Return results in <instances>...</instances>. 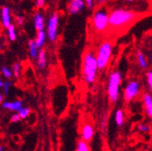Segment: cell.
<instances>
[{
    "label": "cell",
    "instance_id": "cell-7",
    "mask_svg": "<svg viewBox=\"0 0 152 151\" xmlns=\"http://www.w3.org/2000/svg\"><path fill=\"white\" fill-rule=\"evenodd\" d=\"M59 26V15L53 13L47 23V36L51 42H55L57 39V31Z\"/></svg>",
    "mask_w": 152,
    "mask_h": 151
},
{
    "label": "cell",
    "instance_id": "cell-36",
    "mask_svg": "<svg viewBox=\"0 0 152 151\" xmlns=\"http://www.w3.org/2000/svg\"><path fill=\"white\" fill-rule=\"evenodd\" d=\"M150 2H151V4H152V0H150Z\"/></svg>",
    "mask_w": 152,
    "mask_h": 151
},
{
    "label": "cell",
    "instance_id": "cell-17",
    "mask_svg": "<svg viewBox=\"0 0 152 151\" xmlns=\"http://www.w3.org/2000/svg\"><path fill=\"white\" fill-rule=\"evenodd\" d=\"M137 61H138V63H139V65H140V67L141 69H146L147 68V66H148L147 59H146L144 54L140 51H138V53H137Z\"/></svg>",
    "mask_w": 152,
    "mask_h": 151
},
{
    "label": "cell",
    "instance_id": "cell-35",
    "mask_svg": "<svg viewBox=\"0 0 152 151\" xmlns=\"http://www.w3.org/2000/svg\"><path fill=\"white\" fill-rule=\"evenodd\" d=\"M3 150V147H0V151H2Z\"/></svg>",
    "mask_w": 152,
    "mask_h": 151
},
{
    "label": "cell",
    "instance_id": "cell-12",
    "mask_svg": "<svg viewBox=\"0 0 152 151\" xmlns=\"http://www.w3.org/2000/svg\"><path fill=\"white\" fill-rule=\"evenodd\" d=\"M2 23H3V26L7 28H8L11 25L10 12L7 7H4L2 8Z\"/></svg>",
    "mask_w": 152,
    "mask_h": 151
},
{
    "label": "cell",
    "instance_id": "cell-16",
    "mask_svg": "<svg viewBox=\"0 0 152 151\" xmlns=\"http://www.w3.org/2000/svg\"><path fill=\"white\" fill-rule=\"evenodd\" d=\"M3 107L9 109L11 110H19L22 108V102L20 101H15V102H4Z\"/></svg>",
    "mask_w": 152,
    "mask_h": 151
},
{
    "label": "cell",
    "instance_id": "cell-14",
    "mask_svg": "<svg viewBox=\"0 0 152 151\" xmlns=\"http://www.w3.org/2000/svg\"><path fill=\"white\" fill-rule=\"evenodd\" d=\"M45 39H46V34H45V32L44 30L37 31L35 42H36V44H37L38 48H41L44 45V44L45 42Z\"/></svg>",
    "mask_w": 152,
    "mask_h": 151
},
{
    "label": "cell",
    "instance_id": "cell-33",
    "mask_svg": "<svg viewBox=\"0 0 152 151\" xmlns=\"http://www.w3.org/2000/svg\"><path fill=\"white\" fill-rule=\"evenodd\" d=\"M2 101H3V96L0 94V102H2Z\"/></svg>",
    "mask_w": 152,
    "mask_h": 151
},
{
    "label": "cell",
    "instance_id": "cell-27",
    "mask_svg": "<svg viewBox=\"0 0 152 151\" xmlns=\"http://www.w3.org/2000/svg\"><path fill=\"white\" fill-rule=\"evenodd\" d=\"M110 0H95V4H96L97 6H104Z\"/></svg>",
    "mask_w": 152,
    "mask_h": 151
},
{
    "label": "cell",
    "instance_id": "cell-37",
    "mask_svg": "<svg viewBox=\"0 0 152 151\" xmlns=\"http://www.w3.org/2000/svg\"><path fill=\"white\" fill-rule=\"evenodd\" d=\"M0 49H1V46H0Z\"/></svg>",
    "mask_w": 152,
    "mask_h": 151
},
{
    "label": "cell",
    "instance_id": "cell-10",
    "mask_svg": "<svg viewBox=\"0 0 152 151\" xmlns=\"http://www.w3.org/2000/svg\"><path fill=\"white\" fill-rule=\"evenodd\" d=\"M94 134V130H93V127L91 124H85L82 130V138L83 140L85 141H90Z\"/></svg>",
    "mask_w": 152,
    "mask_h": 151
},
{
    "label": "cell",
    "instance_id": "cell-25",
    "mask_svg": "<svg viewBox=\"0 0 152 151\" xmlns=\"http://www.w3.org/2000/svg\"><path fill=\"white\" fill-rule=\"evenodd\" d=\"M85 4L89 9H92L95 4V0H85Z\"/></svg>",
    "mask_w": 152,
    "mask_h": 151
},
{
    "label": "cell",
    "instance_id": "cell-19",
    "mask_svg": "<svg viewBox=\"0 0 152 151\" xmlns=\"http://www.w3.org/2000/svg\"><path fill=\"white\" fill-rule=\"evenodd\" d=\"M76 151H90L89 145L87 144V141L85 140H80L77 144V148Z\"/></svg>",
    "mask_w": 152,
    "mask_h": 151
},
{
    "label": "cell",
    "instance_id": "cell-34",
    "mask_svg": "<svg viewBox=\"0 0 152 151\" xmlns=\"http://www.w3.org/2000/svg\"><path fill=\"white\" fill-rule=\"evenodd\" d=\"M3 85H4V84H3V82H2V81H1V80H0V87H2Z\"/></svg>",
    "mask_w": 152,
    "mask_h": 151
},
{
    "label": "cell",
    "instance_id": "cell-28",
    "mask_svg": "<svg viewBox=\"0 0 152 151\" xmlns=\"http://www.w3.org/2000/svg\"><path fill=\"white\" fill-rule=\"evenodd\" d=\"M21 117L19 116V114H15V115H13L12 118H11V121L12 122H18L19 120H20Z\"/></svg>",
    "mask_w": 152,
    "mask_h": 151
},
{
    "label": "cell",
    "instance_id": "cell-5",
    "mask_svg": "<svg viewBox=\"0 0 152 151\" xmlns=\"http://www.w3.org/2000/svg\"><path fill=\"white\" fill-rule=\"evenodd\" d=\"M112 44L110 41L102 42L96 53V57L98 62V67L100 71H103L108 67L112 56Z\"/></svg>",
    "mask_w": 152,
    "mask_h": 151
},
{
    "label": "cell",
    "instance_id": "cell-24",
    "mask_svg": "<svg viewBox=\"0 0 152 151\" xmlns=\"http://www.w3.org/2000/svg\"><path fill=\"white\" fill-rule=\"evenodd\" d=\"M14 74H15V77H18L19 76V74H20V71H21V66L19 63H15L14 64Z\"/></svg>",
    "mask_w": 152,
    "mask_h": 151
},
{
    "label": "cell",
    "instance_id": "cell-31",
    "mask_svg": "<svg viewBox=\"0 0 152 151\" xmlns=\"http://www.w3.org/2000/svg\"><path fill=\"white\" fill-rule=\"evenodd\" d=\"M17 21H18V24H19V25H23V24H24V19H23V17L18 16V17H17Z\"/></svg>",
    "mask_w": 152,
    "mask_h": 151
},
{
    "label": "cell",
    "instance_id": "cell-4",
    "mask_svg": "<svg viewBox=\"0 0 152 151\" xmlns=\"http://www.w3.org/2000/svg\"><path fill=\"white\" fill-rule=\"evenodd\" d=\"M121 80L122 76L119 71H113L110 72L108 80L107 92L109 99L111 102H116L119 99Z\"/></svg>",
    "mask_w": 152,
    "mask_h": 151
},
{
    "label": "cell",
    "instance_id": "cell-1",
    "mask_svg": "<svg viewBox=\"0 0 152 151\" xmlns=\"http://www.w3.org/2000/svg\"><path fill=\"white\" fill-rule=\"evenodd\" d=\"M138 15L132 10L117 8L110 12V29H121L129 26L137 18Z\"/></svg>",
    "mask_w": 152,
    "mask_h": 151
},
{
    "label": "cell",
    "instance_id": "cell-15",
    "mask_svg": "<svg viewBox=\"0 0 152 151\" xmlns=\"http://www.w3.org/2000/svg\"><path fill=\"white\" fill-rule=\"evenodd\" d=\"M38 53L39 52H38V46L36 44L35 40H31L29 42V53H30L31 58H33V59L37 58Z\"/></svg>",
    "mask_w": 152,
    "mask_h": 151
},
{
    "label": "cell",
    "instance_id": "cell-26",
    "mask_svg": "<svg viewBox=\"0 0 152 151\" xmlns=\"http://www.w3.org/2000/svg\"><path fill=\"white\" fill-rule=\"evenodd\" d=\"M139 129L142 132H148V131H149V127L146 124H140L139 126Z\"/></svg>",
    "mask_w": 152,
    "mask_h": 151
},
{
    "label": "cell",
    "instance_id": "cell-8",
    "mask_svg": "<svg viewBox=\"0 0 152 151\" xmlns=\"http://www.w3.org/2000/svg\"><path fill=\"white\" fill-rule=\"evenodd\" d=\"M85 0H71L68 6V12L71 15L81 13L85 7Z\"/></svg>",
    "mask_w": 152,
    "mask_h": 151
},
{
    "label": "cell",
    "instance_id": "cell-2",
    "mask_svg": "<svg viewBox=\"0 0 152 151\" xmlns=\"http://www.w3.org/2000/svg\"><path fill=\"white\" fill-rule=\"evenodd\" d=\"M98 62L96 53L87 51L83 58V78L85 83L93 84L96 82L98 75Z\"/></svg>",
    "mask_w": 152,
    "mask_h": 151
},
{
    "label": "cell",
    "instance_id": "cell-18",
    "mask_svg": "<svg viewBox=\"0 0 152 151\" xmlns=\"http://www.w3.org/2000/svg\"><path fill=\"white\" fill-rule=\"evenodd\" d=\"M115 122L116 124L121 127L124 123V113L122 109H118L115 113Z\"/></svg>",
    "mask_w": 152,
    "mask_h": 151
},
{
    "label": "cell",
    "instance_id": "cell-32",
    "mask_svg": "<svg viewBox=\"0 0 152 151\" xmlns=\"http://www.w3.org/2000/svg\"><path fill=\"white\" fill-rule=\"evenodd\" d=\"M125 2H128V3H131V2H134L135 0H124Z\"/></svg>",
    "mask_w": 152,
    "mask_h": 151
},
{
    "label": "cell",
    "instance_id": "cell-30",
    "mask_svg": "<svg viewBox=\"0 0 152 151\" xmlns=\"http://www.w3.org/2000/svg\"><path fill=\"white\" fill-rule=\"evenodd\" d=\"M4 88H5V92L7 94L8 92H9V87L11 86V82H5L4 83Z\"/></svg>",
    "mask_w": 152,
    "mask_h": 151
},
{
    "label": "cell",
    "instance_id": "cell-22",
    "mask_svg": "<svg viewBox=\"0 0 152 151\" xmlns=\"http://www.w3.org/2000/svg\"><path fill=\"white\" fill-rule=\"evenodd\" d=\"M146 78H147V83H148V86L150 90H152V71H149L147 72V75H146Z\"/></svg>",
    "mask_w": 152,
    "mask_h": 151
},
{
    "label": "cell",
    "instance_id": "cell-11",
    "mask_svg": "<svg viewBox=\"0 0 152 151\" xmlns=\"http://www.w3.org/2000/svg\"><path fill=\"white\" fill-rule=\"evenodd\" d=\"M34 28L37 31L44 30V28H45V19H44V16L40 13H36L34 15Z\"/></svg>",
    "mask_w": 152,
    "mask_h": 151
},
{
    "label": "cell",
    "instance_id": "cell-20",
    "mask_svg": "<svg viewBox=\"0 0 152 151\" xmlns=\"http://www.w3.org/2000/svg\"><path fill=\"white\" fill-rule=\"evenodd\" d=\"M8 30V36L9 39L11 41H15L16 38V34H15V26L13 25H10V26L7 28Z\"/></svg>",
    "mask_w": 152,
    "mask_h": 151
},
{
    "label": "cell",
    "instance_id": "cell-23",
    "mask_svg": "<svg viewBox=\"0 0 152 151\" xmlns=\"http://www.w3.org/2000/svg\"><path fill=\"white\" fill-rule=\"evenodd\" d=\"M1 71H2V73L5 75V76H6L7 78H11V77H12V75H13L12 72H11V71H10L7 67H6V66L2 67Z\"/></svg>",
    "mask_w": 152,
    "mask_h": 151
},
{
    "label": "cell",
    "instance_id": "cell-6",
    "mask_svg": "<svg viewBox=\"0 0 152 151\" xmlns=\"http://www.w3.org/2000/svg\"><path fill=\"white\" fill-rule=\"evenodd\" d=\"M140 92V84L138 81H130L128 82L124 89L123 97L124 100L128 102L134 100L139 96Z\"/></svg>",
    "mask_w": 152,
    "mask_h": 151
},
{
    "label": "cell",
    "instance_id": "cell-9",
    "mask_svg": "<svg viewBox=\"0 0 152 151\" xmlns=\"http://www.w3.org/2000/svg\"><path fill=\"white\" fill-rule=\"evenodd\" d=\"M143 104L147 115L152 120V96L149 93H145L143 95Z\"/></svg>",
    "mask_w": 152,
    "mask_h": 151
},
{
    "label": "cell",
    "instance_id": "cell-21",
    "mask_svg": "<svg viewBox=\"0 0 152 151\" xmlns=\"http://www.w3.org/2000/svg\"><path fill=\"white\" fill-rule=\"evenodd\" d=\"M19 112H18V114H19V116L21 117V119H25V118H26L27 116H28V114L30 113V109H29V108H21L20 109L18 110Z\"/></svg>",
    "mask_w": 152,
    "mask_h": 151
},
{
    "label": "cell",
    "instance_id": "cell-13",
    "mask_svg": "<svg viewBox=\"0 0 152 151\" xmlns=\"http://www.w3.org/2000/svg\"><path fill=\"white\" fill-rule=\"evenodd\" d=\"M37 66L40 69H44L46 66V54L45 50H40L37 55Z\"/></svg>",
    "mask_w": 152,
    "mask_h": 151
},
{
    "label": "cell",
    "instance_id": "cell-29",
    "mask_svg": "<svg viewBox=\"0 0 152 151\" xmlns=\"http://www.w3.org/2000/svg\"><path fill=\"white\" fill-rule=\"evenodd\" d=\"M45 0H36V7H43L45 6Z\"/></svg>",
    "mask_w": 152,
    "mask_h": 151
},
{
    "label": "cell",
    "instance_id": "cell-3",
    "mask_svg": "<svg viewBox=\"0 0 152 151\" xmlns=\"http://www.w3.org/2000/svg\"><path fill=\"white\" fill-rule=\"evenodd\" d=\"M91 26L98 34H103L110 28V12L106 7H102L93 13Z\"/></svg>",
    "mask_w": 152,
    "mask_h": 151
}]
</instances>
